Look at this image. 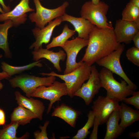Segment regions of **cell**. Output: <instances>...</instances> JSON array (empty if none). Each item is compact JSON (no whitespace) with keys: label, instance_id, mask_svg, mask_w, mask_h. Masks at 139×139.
Masks as SVG:
<instances>
[{"label":"cell","instance_id":"6da1fadb","mask_svg":"<svg viewBox=\"0 0 139 139\" xmlns=\"http://www.w3.org/2000/svg\"><path fill=\"white\" fill-rule=\"evenodd\" d=\"M81 61L90 66L116 50L121 43L116 39L114 28H100L94 25Z\"/></svg>","mask_w":139,"mask_h":139},{"label":"cell","instance_id":"7a4b0ae2","mask_svg":"<svg viewBox=\"0 0 139 139\" xmlns=\"http://www.w3.org/2000/svg\"><path fill=\"white\" fill-rule=\"evenodd\" d=\"M99 73L101 87L106 90L108 97L122 101L135 92L124 80H121L120 82L117 81L114 77L113 73L108 69L103 67Z\"/></svg>","mask_w":139,"mask_h":139},{"label":"cell","instance_id":"3957f363","mask_svg":"<svg viewBox=\"0 0 139 139\" xmlns=\"http://www.w3.org/2000/svg\"><path fill=\"white\" fill-rule=\"evenodd\" d=\"M91 66L83 62L76 69L67 74H60L53 71L49 73L39 74L43 76H55L63 80L67 87V95L72 98L84 82L89 79L91 73Z\"/></svg>","mask_w":139,"mask_h":139},{"label":"cell","instance_id":"277c9868","mask_svg":"<svg viewBox=\"0 0 139 139\" xmlns=\"http://www.w3.org/2000/svg\"><path fill=\"white\" fill-rule=\"evenodd\" d=\"M109 8L108 5L103 2L100 1L98 4H94L89 1L82 6L80 15L98 27L113 28L112 24L108 22L106 16Z\"/></svg>","mask_w":139,"mask_h":139},{"label":"cell","instance_id":"5b68a950","mask_svg":"<svg viewBox=\"0 0 139 139\" xmlns=\"http://www.w3.org/2000/svg\"><path fill=\"white\" fill-rule=\"evenodd\" d=\"M56 79V77L52 76L40 77L24 74L11 77L8 80L12 88H20L27 97L30 98L31 94L36 89L41 85L49 86Z\"/></svg>","mask_w":139,"mask_h":139},{"label":"cell","instance_id":"8992f818","mask_svg":"<svg viewBox=\"0 0 139 139\" xmlns=\"http://www.w3.org/2000/svg\"><path fill=\"white\" fill-rule=\"evenodd\" d=\"M36 12L30 14L29 17L31 22H34L37 27L40 29L45 27L49 22L58 17H61L66 13L69 5L68 3L64 2L60 6L54 9L45 7L41 4L40 0H33Z\"/></svg>","mask_w":139,"mask_h":139},{"label":"cell","instance_id":"52a82bcc","mask_svg":"<svg viewBox=\"0 0 139 139\" xmlns=\"http://www.w3.org/2000/svg\"><path fill=\"white\" fill-rule=\"evenodd\" d=\"M67 95L65 83L55 81L51 85H41L36 89L31 95V97H38L49 100L50 103L47 113L50 111L53 105L57 101H61V98Z\"/></svg>","mask_w":139,"mask_h":139},{"label":"cell","instance_id":"ba28073f","mask_svg":"<svg viewBox=\"0 0 139 139\" xmlns=\"http://www.w3.org/2000/svg\"><path fill=\"white\" fill-rule=\"evenodd\" d=\"M124 48V44H121L116 50L96 63L99 66L105 68L120 76L126 82L128 85L136 90L137 88V86L128 77L120 64V58Z\"/></svg>","mask_w":139,"mask_h":139},{"label":"cell","instance_id":"9c48e42d","mask_svg":"<svg viewBox=\"0 0 139 139\" xmlns=\"http://www.w3.org/2000/svg\"><path fill=\"white\" fill-rule=\"evenodd\" d=\"M88 40H86L78 37L70 40H67L62 47L65 52L67 56L66 68L63 74L69 73L74 71L83 62L81 60L76 61L77 56L79 51L87 46Z\"/></svg>","mask_w":139,"mask_h":139},{"label":"cell","instance_id":"30bf717a","mask_svg":"<svg viewBox=\"0 0 139 139\" xmlns=\"http://www.w3.org/2000/svg\"><path fill=\"white\" fill-rule=\"evenodd\" d=\"M101 87L99 72L95 66L92 65L91 74L88 81L83 84L81 88L75 93L74 96L81 98L86 105H89Z\"/></svg>","mask_w":139,"mask_h":139},{"label":"cell","instance_id":"8fae6325","mask_svg":"<svg viewBox=\"0 0 139 139\" xmlns=\"http://www.w3.org/2000/svg\"><path fill=\"white\" fill-rule=\"evenodd\" d=\"M119 102L107 96H99L93 102L92 111L97 118L100 125L106 123L112 112L119 108Z\"/></svg>","mask_w":139,"mask_h":139},{"label":"cell","instance_id":"7c38bea8","mask_svg":"<svg viewBox=\"0 0 139 139\" xmlns=\"http://www.w3.org/2000/svg\"><path fill=\"white\" fill-rule=\"evenodd\" d=\"M61 16L50 22L42 28L36 27L32 30L35 41L30 46V49L34 48V50H36L42 47L43 44H47L49 43L54 29L63 22Z\"/></svg>","mask_w":139,"mask_h":139},{"label":"cell","instance_id":"4fadbf2b","mask_svg":"<svg viewBox=\"0 0 139 139\" xmlns=\"http://www.w3.org/2000/svg\"><path fill=\"white\" fill-rule=\"evenodd\" d=\"M114 31L118 42L129 44L139 32V26L134 22L119 19L116 21Z\"/></svg>","mask_w":139,"mask_h":139},{"label":"cell","instance_id":"5bb4252c","mask_svg":"<svg viewBox=\"0 0 139 139\" xmlns=\"http://www.w3.org/2000/svg\"><path fill=\"white\" fill-rule=\"evenodd\" d=\"M29 4V0H21L12 10L0 14V22L10 20L15 27L24 23L27 20V13L35 11Z\"/></svg>","mask_w":139,"mask_h":139},{"label":"cell","instance_id":"9a60e30c","mask_svg":"<svg viewBox=\"0 0 139 139\" xmlns=\"http://www.w3.org/2000/svg\"><path fill=\"white\" fill-rule=\"evenodd\" d=\"M31 53L33 60L37 61L42 58H45L53 64L54 67L58 72H62L60 61H64L66 56L65 51L63 50L60 49L58 51L55 52L52 50H49L41 47L36 50L32 51Z\"/></svg>","mask_w":139,"mask_h":139},{"label":"cell","instance_id":"2e32d148","mask_svg":"<svg viewBox=\"0 0 139 139\" xmlns=\"http://www.w3.org/2000/svg\"><path fill=\"white\" fill-rule=\"evenodd\" d=\"M14 94L15 99L18 105L21 106L30 110L40 120H43L45 107L42 102L32 97H25L18 91H15Z\"/></svg>","mask_w":139,"mask_h":139},{"label":"cell","instance_id":"e0dca14e","mask_svg":"<svg viewBox=\"0 0 139 139\" xmlns=\"http://www.w3.org/2000/svg\"><path fill=\"white\" fill-rule=\"evenodd\" d=\"M61 17L63 22L67 21L73 25L74 30L78 33V37L88 40L89 33L94 27V25L82 17H75L66 13Z\"/></svg>","mask_w":139,"mask_h":139},{"label":"cell","instance_id":"ac0fdd59","mask_svg":"<svg viewBox=\"0 0 139 139\" xmlns=\"http://www.w3.org/2000/svg\"><path fill=\"white\" fill-rule=\"evenodd\" d=\"M53 108L51 116L59 118L71 127H75L76 121L81 113L80 111L64 103Z\"/></svg>","mask_w":139,"mask_h":139},{"label":"cell","instance_id":"d6986e66","mask_svg":"<svg viewBox=\"0 0 139 139\" xmlns=\"http://www.w3.org/2000/svg\"><path fill=\"white\" fill-rule=\"evenodd\" d=\"M119 108L114 111L108 117L106 123L107 129L104 139H115L120 135L125 129L119 124L120 119Z\"/></svg>","mask_w":139,"mask_h":139},{"label":"cell","instance_id":"ffe728a7","mask_svg":"<svg viewBox=\"0 0 139 139\" xmlns=\"http://www.w3.org/2000/svg\"><path fill=\"white\" fill-rule=\"evenodd\" d=\"M119 113L121 119L120 126L125 129L139 120V110H134L122 102L119 106Z\"/></svg>","mask_w":139,"mask_h":139},{"label":"cell","instance_id":"44dd1931","mask_svg":"<svg viewBox=\"0 0 139 139\" xmlns=\"http://www.w3.org/2000/svg\"><path fill=\"white\" fill-rule=\"evenodd\" d=\"M36 118V116L32 112L20 105L14 109L10 116L11 122L16 123L19 125L24 126Z\"/></svg>","mask_w":139,"mask_h":139},{"label":"cell","instance_id":"7402d4cb","mask_svg":"<svg viewBox=\"0 0 139 139\" xmlns=\"http://www.w3.org/2000/svg\"><path fill=\"white\" fill-rule=\"evenodd\" d=\"M14 26L12 22L10 20H6L3 24L0 23V48L4 52L5 57L10 58L12 55L11 52L8 41V30Z\"/></svg>","mask_w":139,"mask_h":139},{"label":"cell","instance_id":"603a6c76","mask_svg":"<svg viewBox=\"0 0 139 139\" xmlns=\"http://www.w3.org/2000/svg\"><path fill=\"white\" fill-rule=\"evenodd\" d=\"M41 60L21 66H15L10 65L3 61L1 63V67L2 72L7 73L11 77L15 74L20 73L27 70L31 69L35 66L42 67L43 65L40 62Z\"/></svg>","mask_w":139,"mask_h":139},{"label":"cell","instance_id":"cb8c5ba5","mask_svg":"<svg viewBox=\"0 0 139 139\" xmlns=\"http://www.w3.org/2000/svg\"><path fill=\"white\" fill-rule=\"evenodd\" d=\"M74 30L70 29L67 24L64 26L62 33L59 36L53 37L51 42L46 46V48L60 47H62L68 39L75 33Z\"/></svg>","mask_w":139,"mask_h":139},{"label":"cell","instance_id":"d4e9b609","mask_svg":"<svg viewBox=\"0 0 139 139\" xmlns=\"http://www.w3.org/2000/svg\"><path fill=\"white\" fill-rule=\"evenodd\" d=\"M19 125L17 123L11 122L8 124H5L0 129V139H24L28 138L29 134L27 133L23 136L17 137L16 131Z\"/></svg>","mask_w":139,"mask_h":139},{"label":"cell","instance_id":"484cf974","mask_svg":"<svg viewBox=\"0 0 139 139\" xmlns=\"http://www.w3.org/2000/svg\"><path fill=\"white\" fill-rule=\"evenodd\" d=\"M123 20L135 23L139 26V7L129 2L122 12Z\"/></svg>","mask_w":139,"mask_h":139},{"label":"cell","instance_id":"4316f807","mask_svg":"<svg viewBox=\"0 0 139 139\" xmlns=\"http://www.w3.org/2000/svg\"><path fill=\"white\" fill-rule=\"evenodd\" d=\"M88 120L84 126L78 131L76 134L73 137L72 139H84L90 133L89 129L93 126L95 115L92 110L88 114Z\"/></svg>","mask_w":139,"mask_h":139},{"label":"cell","instance_id":"83f0119b","mask_svg":"<svg viewBox=\"0 0 139 139\" xmlns=\"http://www.w3.org/2000/svg\"><path fill=\"white\" fill-rule=\"evenodd\" d=\"M126 56L130 61L139 66V49L135 46L129 48L126 51Z\"/></svg>","mask_w":139,"mask_h":139},{"label":"cell","instance_id":"f1b7e54d","mask_svg":"<svg viewBox=\"0 0 139 139\" xmlns=\"http://www.w3.org/2000/svg\"><path fill=\"white\" fill-rule=\"evenodd\" d=\"M50 123L49 120L45 121L43 126H40L39 128L41 131L38 130L34 133V136L36 139H48L46 129L48 125Z\"/></svg>","mask_w":139,"mask_h":139},{"label":"cell","instance_id":"f546056e","mask_svg":"<svg viewBox=\"0 0 139 139\" xmlns=\"http://www.w3.org/2000/svg\"><path fill=\"white\" fill-rule=\"evenodd\" d=\"M130 98H124L123 100L125 103L133 106L137 109H139V91L135 92Z\"/></svg>","mask_w":139,"mask_h":139},{"label":"cell","instance_id":"4dcf8cb0","mask_svg":"<svg viewBox=\"0 0 139 139\" xmlns=\"http://www.w3.org/2000/svg\"><path fill=\"white\" fill-rule=\"evenodd\" d=\"M100 125L97 118L95 116L92 131L90 135L89 139H97L98 137V130L99 125Z\"/></svg>","mask_w":139,"mask_h":139},{"label":"cell","instance_id":"1f68e13d","mask_svg":"<svg viewBox=\"0 0 139 139\" xmlns=\"http://www.w3.org/2000/svg\"><path fill=\"white\" fill-rule=\"evenodd\" d=\"M6 123L5 115L3 110L0 108V126H3Z\"/></svg>","mask_w":139,"mask_h":139},{"label":"cell","instance_id":"d6a6232c","mask_svg":"<svg viewBox=\"0 0 139 139\" xmlns=\"http://www.w3.org/2000/svg\"><path fill=\"white\" fill-rule=\"evenodd\" d=\"M2 57V55H0V58ZM11 77L7 73L5 72H0V81L4 79H9L11 78Z\"/></svg>","mask_w":139,"mask_h":139},{"label":"cell","instance_id":"836d02e7","mask_svg":"<svg viewBox=\"0 0 139 139\" xmlns=\"http://www.w3.org/2000/svg\"><path fill=\"white\" fill-rule=\"evenodd\" d=\"M135 46L139 49V32L137 33L133 38Z\"/></svg>","mask_w":139,"mask_h":139},{"label":"cell","instance_id":"e575fe53","mask_svg":"<svg viewBox=\"0 0 139 139\" xmlns=\"http://www.w3.org/2000/svg\"><path fill=\"white\" fill-rule=\"evenodd\" d=\"M0 4L2 6L3 10L5 12H7L11 11L10 7L6 6L3 0H0Z\"/></svg>","mask_w":139,"mask_h":139},{"label":"cell","instance_id":"d590c367","mask_svg":"<svg viewBox=\"0 0 139 139\" xmlns=\"http://www.w3.org/2000/svg\"><path fill=\"white\" fill-rule=\"evenodd\" d=\"M129 136L131 137H136L139 138V132H130L129 134Z\"/></svg>","mask_w":139,"mask_h":139},{"label":"cell","instance_id":"8d00e7d4","mask_svg":"<svg viewBox=\"0 0 139 139\" xmlns=\"http://www.w3.org/2000/svg\"><path fill=\"white\" fill-rule=\"evenodd\" d=\"M129 2L139 7V0H130Z\"/></svg>","mask_w":139,"mask_h":139},{"label":"cell","instance_id":"74e56055","mask_svg":"<svg viewBox=\"0 0 139 139\" xmlns=\"http://www.w3.org/2000/svg\"><path fill=\"white\" fill-rule=\"evenodd\" d=\"M100 1V0H91L92 2L94 4H98Z\"/></svg>","mask_w":139,"mask_h":139},{"label":"cell","instance_id":"f35d334b","mask_svg":"<svg viewBox=\"0 0 139 139\" xmlns=\"http://www.w3.org/2000/svg\"><path fill=\"white\" fill-rule=\"evenodd\" d=\"M3 84L0 81V90L3 88Z\"/></svg>","mask_w":139,"mask_h":139},{"label":"cell","instance_id":"ab89813d","mask_svg":"<svg viewBox=\"0 0 139 139\" xmlns=\"http://www.w3.org/2000/svg\"><path fill=\"white\" fill-rule=\"evenodd\" d=\"M0 12L1 13H3L5 12L3 10L1 7L0 6Z\"/></svg>","mask_w":139,"mask_h":139},{"label":"cell","instance_id":"60d3db41","mask_svg":"<svg viewBox=\"0 0 139 139\" xmlns=\"http://www.w3.org/2000/svg\"><path fill=\"white\" fill-rule=\"evenodd\" d=\"M12 0H10V1H12Z\"/></svg>","mask_w":139,"mask_h":139},{"label":"cell","instance_id":"b9f144b4","mask_svg":"<svg viewBox=\"0 0 139 139\" xmlns=\"http://www.w3.org/2000/svg\"></svg>","mask_w":139,"mask_h":139}]
</instances>
